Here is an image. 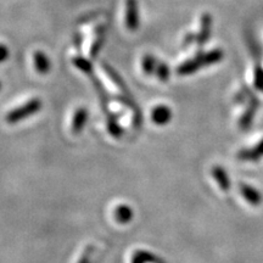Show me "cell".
I'll return each mask as SVG.
<instances>
[{
    "label": "cell",
    "mask_w": 263,
    "mask_h": 263,
    "mask_svg": "<svg viewBox=\"0 0 263 263\" xmlns=\"http://www.w3.org/2000/svg\"><path fill=\"white\" fill-rule=\"evenodd\" d=\"M41 108L42 101L39 100V99H32V100L27 101L26 104L14 108L12 111H10V112L6 115L5 121L10 124L21 122V121L26 120V118L32 116V115L37 114Z\"/></svg>",
    "instance_id": "cell-1"
},
{
    "label": "cell",
    "mask_w": 263,
    "mask_h": 263,
    "mask_svg": "<svg viewBox=\"0 0 263 263\" xmlns=\"http://www.w3.org/2000/svg\"><path fill=\"white\" fill-rule=\"evenodd\" d=\"M126 26L129 31H136L139 26V11L137 0H126Z\"/></svg>",
    "instance_id": "cell-2"
},
{
    "label": "cell",
    "mask_w": 263,
    "mask_h": 263,
    "mask_svg": "<svg viewBox=\"0 0 263 263\" xmlns=\"http://www.w3.org/2000/svg\"><path fill=\"white\" fill-rule=\"evenodd\" d=\"M172 118V111L166 105H157L151 111V121L157 126H164Z\"/></svg>",
    "instance_id": "cell-3"
},
{
    "label": "cell",
    "mask_w": 263,
    "mask_h": 263,
    "mask_svg": "<svg viewBox=\"0 0 263 263\" xmlns=\"http://www.w3.org/2000/svg\"><path fill=\"white\" fill-rule=\"evenodd\" d=\"M88 121V111L84 107L78 108L76 110L72 118V124H71V130L73 134H80L85 126Z\"/></svg>",
    "instance_id": "cell-4"
},
{
    "label": "cell",
    "mask_w": 263,
    "mask_h": 263,
    "mask_svg": "<svg viewBox=\"0 0 263 263\" xmlns=\"http://www.w3.org/2000/svg\"><path fill=\"white\" fill-rule=\"evenodd\" d=\"M115 219L121 224H127L134 218V211L130 206L120 205L115 209Z\"/></svg>",
    "instance_id": "cell-5"
},
{
    "label": "cell",
    "mask_w": 263,
    "mask_h": 263,
    "mask_svg": "<svg viewBox=\"0 0 263 263\" xmlns=\"http://www.w3.org/2000/svg\"><path fill=\"white\" fill-rule=\"evenodd\" d=\"M132 263H163L162 259L157 257L150 251L145 250H138L133 254Z\"/></svg>",
    "instance_id": "cell-6"
},
{
    "label": "cell",
    "mask_w": 263,
    "mask_h": 263,
    "mask_svg": "<svg viewBox=\"0 0 263 263\" xmlns=\"http://www.w3.org/2000/svg\"><path fill=\"white\" fill-rule=\"evenodd\" d=\"M33 62H34V67L39 73H47L50 70V61L47 58V55L42 51H35L33 55Z\"/></svg>",
    "instance_id": "cell-7"
},
{
    "label": "cell",
    "mask_w": 263,
    "mask_h": 263,
    "mask_svg": "<svg viewBox=\"0 0 263 263\" xmlns=\"http://www.w3.org/2000/svg\"><path fill=\"white\" fill-rule=\"evenodd\" d=\"M212 174L215 177V179L217 180V183L219 184L221 189L223 190H228L229 189V179L227 177V174L224 172V170H222L221 167H215L212 170Z\"/></svg>",
    "instance_id": "cell-8"
},
{
    "label": "cell",
    "mask_w": 263,
    "mask_h": 263,
    "mask_svg": "<svg viewBox=\"0 0 263 263\" xmlns=\"http://www.w3.org/2000/svg\"><path fill=\"white\" fill-rule=\"evenodd\" d=\"M107 128H108V132H110V134L114 138H120L122 136V129H121V127L118 126L116 118L114 116H110L107 118Z\"/></svg>",
    "instance_id": "cell-9"
},
{
    "label": "cell",
    "mask_w": 263,
    "mask_h": 263,
    "mask_svg": "<svg viewBox=\"0 0 263 263\" xmlns=\"http://www.w3.org/2000/svg\"><path fill=\"white\" fill-rule=\"evenodd\" d=\"M143 70L144 72H146V73H153L154 70L156 68V61L155 59L153 57H150V55H146V57H144L143 59Z\"/></svg>",
    "instance_id": "cell-10"
},
{
    "label": "cell",
    "mask_w": 263,
    "mask_h": 263,
    "mask_svg": "<svg viewBox=\"0 0 263 263\" xmlns=\"http://www.w3.org/2000/svg\"><path fill=\"white\" fill-rule=\"evenodd\" d=\"M242 194H244L246 199L249 200L250 202H254V203H257L259 201V196L258 194L255 192L254 189L251 188H248V186H245L244 189H242Z\"/></svg>",
    "instance_id": "cell-11"
},
{
    "label": "cell",
    "mask_w": 263,
    "mask_h": 263,
    "mask_svg": "<svg viewBox=\"0 0 263 263\" xmlns=\"http://www.w3.org/2000/svg\"><path fill=\"white\" fill-rule=\"evenodd\" d=\"M74 65L77 66V67L80 68V70L87 72V73H89V72L91 71V65H90V62L88 61V60H85V59H82V58L78 59V58H76V59H74Z\"/></svg>",
    "instance_id": "cell-12"
},
{
    "label": "cell",
    "mask_w": 263,
    "mask_h": 263,
    "mask_svg": "<svg viewBox=\"0 0 263 263\" xmlns=\"http://www.w3.org/2000/svg\"><path fill=\"white\" fill-rule=\"evenodd\" d=\"M156 72H157V77H159L160 81H167L168 80V67H167L164 64H160L156 66Z\"/></svg>",
    "instance_id": "cell-13"
},
{
    "label": "cell",
    "mask_w": 263,
    "mask_h": 263,
    "mask_svg": "<svg viewBox=\"0 0 263 263\" xmlns=\"http://www.w3.org/2000/svg\"><path fill=\"white\" fill-rule=\"evenodd\" d=\"M94 252V246H88L87 249L84 250L83 255L81 256V258L78 259V263H91V256H93Z\"/></svg>",
    "instance_id": "cell-14"
},
{
    "label": "cell",
    "mask_w": 263,
    "mask_h": 263,
    "mask_svg": "<svg viewBox=\"0 0 263 263\" xmlns=\"http://www.w3.org/2000/svg\"><path fill=\"white\" fill-rule=\"evenodd\" d=\"M8 55H9L8 49H6L5 45L0 44V62H3L4 60H6Z\"/></svg>",
    "instance_id": "cell-15"
}]
</instances>
